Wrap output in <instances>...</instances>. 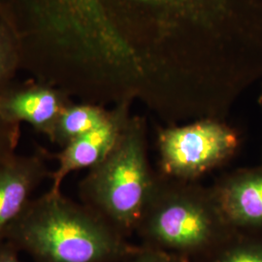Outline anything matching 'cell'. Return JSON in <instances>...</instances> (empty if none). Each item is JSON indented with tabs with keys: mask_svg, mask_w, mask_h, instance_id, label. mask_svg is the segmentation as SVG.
<instances>
[{
	"mask_svg": "<svg viewBox=\"0 0 262 262\" xmlns=\"http://www.w3.org/2000/svg\"><path fill=\"white\" fill-rule=\"evenodd\" d=\"M19 141V124L0 117V161L16 154Z\"/></svg>",
	"mask_w": 262,
	"mask_h": 262,
	"instance_id": "7c38bea8",
	"label": "cell"
},
{
	"mask_svg": "<svg viewBox=\"0 0 262 262\" xmlns=\"http://www.w3.org/2000/svg\"><path fill=\"white\" fill-rule=\"evenodd\" d=\"M235 230H262V163L235 169L211 186Z\"/></svg>",
	"mask_w": 262,
	"mask_h": 262,
	"instance_id": "52a82bcc",
	"label": "cell"
},
{
	"mask_svg": "<svg viewBox=\"0 0 262 262\" xmlns=\"http://www.w3.org/2000/svg\"><path fill=\"white\" fill-rule=\"evenodd\" d=\"M241 142L239 132L220 119L168 124L158 131L159 173L175 180L198 182L232 159Z\"/></svg>",
	"mask_w": 262,
	"mask_h": 262,
	"instance_id": "277c9868",
	"label": "cell"
},
{
	"mask_svg": "<svg viewBox=\"0 0 262 262\" xmlns=\"http://www.w3.org/2000/svg\"><path fill=\"white\" fill-rule=\"evenodd\" d=\"M116 262H189L177 255L138 245L137 249Z\"/></svg>",
	"mask_w": 262,
	"mask_h": 262,
	"instance_id": "8fae6325",
	"label": "cell"
},
{
	"mask_svg": "<svg viewBox=\"0 0 262 262\" xmlns=\"http://www.w3.org/2000/svg\"><path fill=\"white\" fill-rule=\"evenodd\" d=\"M5 241L33 262H116L138 247L91 208L50 189L30 201Z\"/></svg>",
	"mask_w": 262,
	"mask_h": 262,
	"instance_id": "6da1fadb",
	"label": "cell"
},
{
	"mask_svg": "<svg viewBox=\"0 0 262 262\" xmlns=\"http://www.w3.org/2000/svg\"><path fill=\"white\" fill-rule=\"evenodd\" d=\"M259 104H260V107H261L262 109V92L261 94H260V97H259Z\"/></svg>",
	"mask_w": 262,
	"mask_h": 262,
	"instance_id": "9a60e30c",
	"label": "cell"
},
{
	"mask_svg": "<svg viewBox=\"0 0 262 262\" xmlns=\"http://www.w3.org/2000/svg\"><path fill=\"white\" fill-rule=\"evenodd\" d=\"M233 229L210 187L157 172L135 232L141 245L195 262Z\"/></svg>",
	"mask_w": 262,
	"mask_h": 262,
	"instance_id": "7a4b0ae2",
	"label": "cell"
},
{
	"mask_svg": "<svg viewBox=\"0 0 262 262\" xmlns=\"http://www.w3.org/2000/svg\"><path fill=\"white\" fill-rule=\"evenodd\" d=\"M49 157L40 149L27 156L14 154L0 161V243L33 199L35 190L50 179Z\"/></svg>",
	"mask_w": 262,
	"mask_h": 262,
	"instance_id": "5b68a950",
	"label": "cell"
},
{
	"mask_svg": "<svg viewBox=\"0 0 262 262\" xmlns=\"http://www.w3.org/2000/svg\"><path fill=\"white\" fill-rule=\"evenodd\" d=\"M156 176L149 159L146 123L131 117L114 149L80 182L79 197L128 238L135 232Z\"/></svg>",
	"mask_w": 262,
	"mask_h": 262,
	"instance_id": "3957f363",
	"label": "cell"
},
{
	"mask_svg": "<svg viewBox=\"0 0 262 262\" xmlns=\"http://www.w3.org/2000/svg\"><path fill=\"white\" fill-rule=\"evenodd\" d=\"M66 106L62 94L50 88H28L0 97V117L18 124L28 122L51 140L56 121Z\"/></svg>",
	"mask_w": 262,
	"mask_h": 262,
	"instance_id": "ba28073f",
	"label": "cell"
},
{
	"mask_svg": "<svg viewBox=\"0 0 262 262\" xmlns=\"http://www.w3.org/2000/svg\"><path fill=\"white\" fill-rule=\"evenodd\" d=\"M195 262H262V230H234Z\"/></svg>",
	"mask_w": 262,
	"mask_h": 262,
	"instance_id": "30bf717a",
	"label": "cell"
},
{
	"mask_svg": "<svg viewBox=\"0 0 262 262\" xmlns=\"http://www.w3.org/2000/svg\"><path fill=\"white\" fill-rule=\"evenodd\" d=\"M109 114L93 104L68 105L59 115L50 141L62 149L103 123Z\"/></svg>",
	"mask_w": 262,
	"mask_h": 262,
	"instance_id": "9c48e42d",
	"label": "cell"
},
{
	"mask_svg": "<svg viewBox=\"0 0 262 262\" xmlns=\"http://www.w3.org/2000/svg\"><path fill=\"white\" fill-rule=\"evenodd\" d=\"M128 103L119 104L103 123L71 142L56 155L57 166L50 175V190L61 191L62 183L69 174L93 168L109 155L130 120Z\"/></svg>",
	"mask_w": 262,
	"mask_h": 262,
	"instance_id": "8992f818",
	"label": "cell"
},
{
	"mask_svg": "<svg viewBox=\"0 0 262 262\" xmlns=\"http://www.w3.org/2000/svg\"><path fill=\"white\" fill-rule=\"evenodd\" d=\"M19 253L9 242L0 243V262H23L19 259Z\"/></svg>",
	"mask_w": 262,
	"mask_h": 262,
	"instance_id": "4fadbf2b",
	"label": "cell"
},
{
	"mask_svg": "<svg viewBox=\"0 0 262 262\" xmlns=\"http://www.w3.org/2000/svg\"><path fill=\"white\" fill-rule=\"evenodd\" d=\"M5 78H6V69H5V67L3 66V64L0 61V85L3 83V81L5 80Z\"/></svg>",
	"mask_w": 262,
	"mask_h": 262,
	"instance_id": "5bb4252c",
	"label": "cell"
}]
</instances>
